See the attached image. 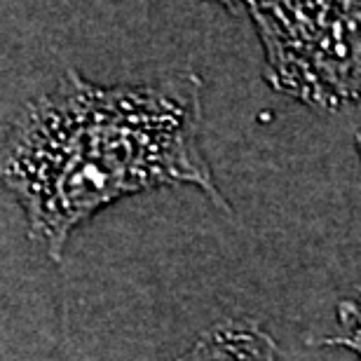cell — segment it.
<instances>
[{"label": "cell", "mask_w": 361, "mask_h": 361, "mask_svg": "<svg viewBox=\"0 0 361 361\" xmlns=\"http://www.w3.org/2000/svg\"><path fill=\"white\" fill-rule=\"evenodd\" d=\"M3 183L52 261L82 223L127 195L195 185L230 214L202 148V78L99 85L68 68L5 136Z\"/></svg>", "instance_id": "obj_1"}, {"label": "cell", "mask_w": 361, "mask_h": 361, "mask_svg": "<svg viewBox=\"0 0 361 361\" xmlns=\"http://www.w3.org/2000/svg\"><path fill=\"white\" fill-rule=\"evenodd\" d=\"M355 143H357V153H359V160H361V129L357 132V139H355Z\"/></svg>", "instance_id": "obj_5"}, {"label": "cell", "mask_w": 361, "mask_h": 361, "mask_svg": "<svg viewBox=\"0 0 361 361\" xmlns=\"http://www.w3.org/2000/svg\"><path fill=\"white\" fill-rule=\"evenodd\" d=\"M338 334L319 341L326 348H343L357 355L361 361V286L357 293L338 302Z\"/></svg>", "instance_id": "obj_4"}, {"label": "cell", "mask_w": 361, "mask_h": 361, "mask_svg": "<svg viewBox=\"0 0 361 361\" xmlns=\"http://www.w3.org/2000/svg\"><path fill=\"white\" fill-rule=\"evenodd\" d=\"M274 92L334 113L361 101V3H247Z\"/></svg>", "instance_id": "obj_2"}, {"label": "cell", "mask_w": 361, "mask_h": 361, "mask_svg": "<svg viewBox=\"0 0 361 361\" xmlns=\"http://www.w3.org/2000/svg\"><path fill=\"white\" fill-rule=\"evenodd\" d=\"M174 361H279V348L261 324L240 317L209 326Z\"/></svg>", "instance_id": "obj_3"}]
</instances>
